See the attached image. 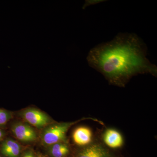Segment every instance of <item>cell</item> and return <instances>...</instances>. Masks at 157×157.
<instances>
[{
	"instance_id": "obj_3",
	"label": "cell",
	"mask_w": 157,
	"mask_h": 157,
	"mask_svg": "<svg viewBox=\"0 0 157 157\" xmlns=\"http://www.w3.org/2000/svg\"><path fill=\"white\" fill-rule=\"evenodd\" d=\"M23 118L28 123L36 128H42L50 123L49 117L44 113L34 108L23 110L21 113Z\"/></svg>"
},
{
	"instance_id": "obj_13",
	"label": "cell",
	"mask_w": 157,
	"mask_h": 157,
	"mask_svg": "<svg viewBox=\"0 0 157 157\" xmlns=\"http://www.w3.org/2000/svg\"><path fill=\"white\" fill-rule=\"evenodd\" d=\"M4 135V133H3V131L0 129V141H1V140L2 139Z\"/></svg>"
},
{
	"instance_id": "obj_10",
	"label": "cell",
	"mask_w": 157,
	"mask_h": 157,
	"mask_svg": "<svg viewBox=\"0 0 157 157\" xmlns=\"http://www.w3.org/2000/svg\"><path fill=\"white\" fill-rule=\"evenodd\" d=\"M11 115L10 113L6 110L0 109V125H3L7 123L10 118Z\"/></svg>"
},
{
	"instance_id": "obj_5",
	"label": "cell",
	"mask_w": 157,
	"mask_h": 157,
	"mask_svg": "<svg viewBox=\"0 0 157 157\" xmlns=\"http://www.w3.org/2000/svg\"><path fill=\"white\" fill-rule=\"evenodd\" d=\"M73 138L77 145L85 146L92 141V133L89 128L86 127H78L73 132Z\"/></svg>"
},
{
	"instance_id": "obj_12",
	"label": "cell",
	"mask_w": 157,
	"mask_h": 157,
	"mask_svg": "<svg viewBox=\"0 0 157 157\" xmlns=\"http://www.w3.org/2000/svg\"><path fill=\"white\" fill-rule=\"evenodd\" d=\"M22 157H35V155H34L33 153V151H28L26 152L22 156Z\"/></svg>"
},
{
	"instance_id": "obj_2",
	"label": "cell",
	"mask_w": 157,
	"mask_h": 157,
	"mask_svg": "<svg viewBox=\"0 0 157 157\" xmlns=\"http://www.w3.org/2000/svg\"><path fill=\"white\" fill-rule=\"evenodd\" d=\"M76 123L57 124L48 127L42 133V143L45 145L50 146L54 144L64 141L68 130Z\"/></svg>"
},
{
	"instance_id": "obj_9",
	"label": "cell",
	"mask_w": 157,
	"mask_h": 157,
	"mask_svg": "<svg viewBox=\"0 0 157 157\" xmlns=\"http://www.w3.org/2000/svg\"><path fill=\"white\" fill-rule=\"evenodd\" d=\"M50 146L49 153L53 157H65L69 154V147L63 142L54 144Z\"/></svg>"
},
{
	"instance_id": "obj_4",
	"label": "cell",
	"mask_w": 157,
	"mask_h": 157,
	"mask_svg": "<svg viewBox=\"0 0 157 157\" xmlns=\"http://www.w3.org/2000/svg\"><path fill=\"white\" fill-rule=\"evenodd\" d=\"M12 131L15 137L23 142H32L37 139L35 130L27 124L22 123L14 124L12 127Z\"/></svg>"
},
{
	"instance_id": "obj_11",
	"label": "cell",
	"mask_w": 157,
	"mask_h": 157,
	"mask_svg": "<svg viewBox=\"0 0 157 157\" xmlns=\"http://www.w3.org/2000/svg\"><path fill=\"white\" fill-rule=\"evenodd\" d=\"M106 1H104V0H87V1H85V2L83 5L82 9H84L87 8L88 6L97 5V4H99V3L103 2H106Z\"/></svg>"
},
{
	"instance_id": "obj_1",
	"label": "cell",
	"mask_w": 157,
	"mask_h": 157,
	"mask_svg": "<svg viewBox=\"0 0 157 157\" xmlns=\"http://www.w3.org/2000/svg\"><path fill=\"white\" fill-rule=\"evenodd\" d=\"M147 51L136 34L120 33L111 41L92 48L86 59L90 67L110 82L121 85L137 74L156 75L157 67L147 59Z\"/></svg>"
},
{
	"instance_id": "obj_6",
	"label": "cell",
	"mask_w": 157,
	"mask_h": 157,
	"mask_svg": "<svg viewBox=\"0 0 157 157\" xmlns=\"http://www.w3.org/2000/svg\"><path fill=\"white\" fill-rule=\"evenodd\" d=\"M76 157H109V155L100 144H94L83 149Z\"/></svg>"
},
{
	"instance_id": "obj_7",
	"label": "cell",
	"mask_w": 157,
	"mask_h": 157,
	"mask_svg": "<svg viewBox=\"0 0 157 157\" xmlns=\"http://www.w3.org/2000/svg\"><path fill=\"white\" fill-rule=\"evenodd\" d=\"M104 140L107 146L113 148L121 147L123 144V139L120 133L113 129H108L105 132Z\"/></svg>"
},
{
	"instance_id": "obj_14",
	"label": "cell",
	"mask_w": 157,
	"mask_h": 157,
	"mask_svg": "<svg viewBox=\"0 0 157 157\" xmlns=\"http://www.w3.org/2000/svg\"><path fill=\"white\" fill-rule=\"evenodd\" d=\"M37 157H45L44 155H42V154H39L38 155H37Z\"/></svg>"
},
{
	"instance_id": "obj_8",
	"label": "cell",
	"mask_w": 157,
	"mask_h": 157,
	"mask_svg": "<svg viewBox=\"0 0 157 157\" xmlns=\"http://www.w3.org/2000/svg\"><path fill=\"white\" fill-rule=\"evenodd\" d=\"M21 149L20 145L17 142L9 139L3 143L2 152L7 157H17L20 154Z\"/></svg>"
}]
</instances>
